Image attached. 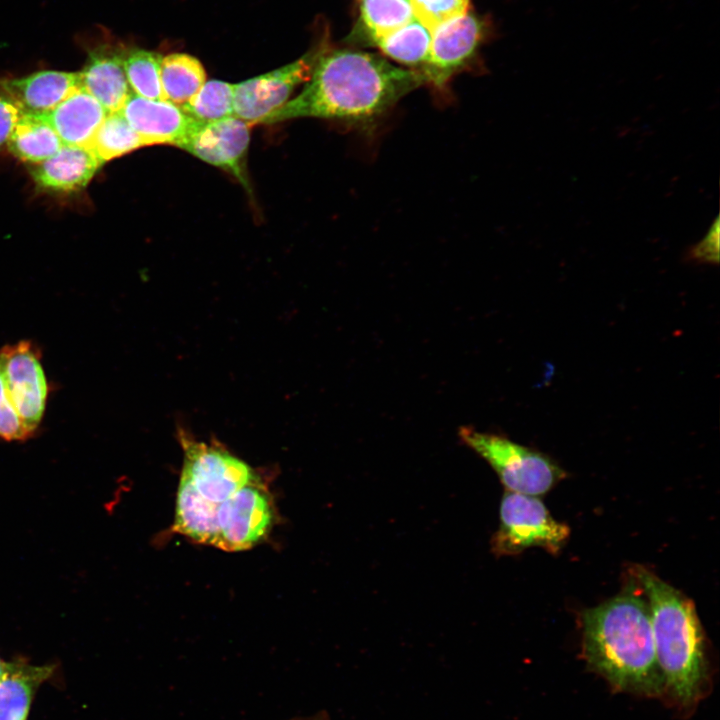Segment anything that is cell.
Listing matches in <instances>:
<instances>
[{"mask_svg":"<svg viewBox=\"0 0 720 720\" xmlns=\"http://www.w3.org/2000/svg\"><path fill=\"white\" fill-rule=\"evenodd\" d=\"M423 83L418 71L393 65L378 55L326 48L301 93L262 123L313 117L368 126Z\"/></svg>","mask_w":720,"mask_h":720,"instance_id":"cell-1","label":"cell"},{"mask_svg":"<svg viewBox=\"0 0 720 720\" xmlns=\"http://www.w3.org/2000/svg\"><path fill=\"white\" fill-rule=\"evenodd\" d=\"M583 654L616 690L664 694L646 599L627 589L582 616Z\"/></svg>","mask_w":720,"mask_h":720,"instance_id":"cell-2","label":"cell"},{"mask_svg":"<svg viewBox=\"0 0 720 720\" xmlns=\"http://www.w3.org/2000/svg\"><path fill=\"white\" fill-rule=\"evenodd\" d=\"M650 611L664 693L681 709L693 708L709 682L704 635L693 602L647 569L635 570Z\"/></svg>","mask_w":720,"mask_h":720,"instance_id":"cell-3","label":"cell"},{"mask_svg":"<svg viewBox=\"0 0 720 720\" xmlns=\"http://www.w3.org/2000/svg\"><path fill=\"white\" fill-rule=\"evenodd\" d=\"M49 385L41 354L31 341L0 349V439L23 441L38 429L45 414Z\"/></svg>","mask_w":720,"mask_h":720,"instance_id":"cell-4","label":"cell"},{"mask_svg":"<svg viewBox=\"0 0 720 720\" xmlns=\"http://www.w3.org/2000/svg\"><path fill=\"white\" fill-rule=\"evenodd\" d=\"M461 440L485 459L509 492L536 496L547 493L566 473L538 450L496 435L463 427Z\"/></svg>","mask_w":720,"mask_h":720,"instance_id":"cell-5","label":"cell"},{"mask_svg":"<svg viewBox=\"0 0 720 720\" xmlns=\"http://www.w3.org/2000/svg\"><path fill=\"white\" fill-rule=\"evenodd\" d=\"M499 518V528L492 538V550L496 555H515L531 547L556 553L570 534L569 527L554 519L536 496L506 491L500 503Z\"/></svg>","mask_w":720,"mask_h":720,"instance_id":"cell-6","label":"cell"},{"mask_svg":"<svg viewBox=\"0 0 720 720\" xmlns=\"http://www.w3.org/2000/svg\"><path fill=\"white\" fill-rule=\"evenodd\" d=\"M179 441L183 450L181 475L211 502L221 503L259 479L246 462L214 442L198 441L184 431L179 432Z\"/></svg>","mask_w":720,"mask_h":720,"instance_id":"cell-7","label":"cell"},{"mask_svg":"<svg viewBox=\"0 0 720 720\" xmlns=\"http://www.w3.org/2000/svg\"><path fill=\"white\" fill-rule=\"evenodd\" d=\"M325 49L320 45L287 65L234 84V116L252 126L262 123L288 101L297 86L310 79Z\"/></svg>","mask_w":720,"mask_h":720,"instance_id":"cell-8","label":"cell"},{"mask_svg":"<svg viewBox=\"0 0 720 720\" xmlns=\"http://www.w3.org/2000/svg\"><path fill=\"white\" fill-rule=\"evenodd\" d=\"M219 535L216 547L242 551L260 543L274 520L272 498L259 478L221 502L217 512Z\"/></svg>","mask_w":720,"mask_h":720,"instance_id":"cell-9","label":"cell"},{"mask_svg":"<svg viewBox=\"0 0 720 720\" xmlns=\"http://www.w3.org/2000/svg\"><path fill=\"white\" fill-rule=\"evenodd\" d=\"M484 32L481 20L468 12L434 29L427 58L418 71L424 83L444 89L474 55Z\"/></svg>","mask_w":720,"mask_h":720,"instance_id":"cell-10","label":"cell"},{"mask_svg":"<svg viewBox=\"0 0 720 720\" xmlns=\"http://www.w3.org/2000/svg\"><path fill=\"white\" fill-rule=\"evenodd\" d=\"M251 127L236 116L210 123L197 121L179 148L231 173L248 188L246 159Z\"/></svg>","mask_w":720,"mask_h":720,"instance_id":"cell-11","label":"cell"},{"mask_svg":"<svg viewBox=\"0 0 720 720\" xmlns=\"http://www.w3.org/2000/svg\"><path fill=\"white\" fill-rule=\"evenodd\" d=\"M119 112L138 134L143 146L179 147L197 123L181 106L166 100L147 99L132 91Z\"/></svg>","mask_w":720,"mask_h":720,"instance_id":"cell-12","label":"cell"},{"mask_svg":"<svg viewBox=\"0 0 720 720\" xmlns=\"http://www.w3.org/2000/svg\"><path fill=\"white\" fill-rule=\"evenodd\" d=\"M126 48L101 44L88 53L79 72V85L104 107L107 113L119 111L131 93L124 70Z\"/></svg>","mask_w":720,"mask_h":720,"instance_id":"cell-13","label":"cell"},{"mask_svg":"<svg viewBox=\"0 0 720 720\" xmlns=\"http://www.w3.org/2000/svg\"><path fill=\"white\" fill-rule=\"evenodd\" d=\"M79 74L44 70L18 78L0 79V89L22 112L45 116L79 87Z\"/></svg>","mask_w":720,"mask_h":720,"instance_id":"cell-14","label":"cell"},{"mask_svg":"<svg viewBox=\"0 0 720 720\" xmlns=\"http://www.w3.org/2000/svg\"><path fill=\"white\" fill-rule=\"evenodd\" d=\"M102 165L89 147L62 145L50 158L35 164L31 175L43 190L75 192L86 187Z\"/></svg>","mask_w":720,"mask_h":720,"instance_id":"cell-15","label":"cell"},{"mask_svg":"<svg viewBox=\"0 0 720 720\" xmlns=\"http://www.w3.org/2000/svg\"><path fill=\"white\" fill-rule=\"evenodd\" d=\"M107 114L99 101L79 86L45 118L63 145L89 147Z\"/></svg>","mask_w":720,"mask_h":720,"instance_id":"cell-16","label":"cell"},{"mask_svg":"<svg viewBox=\"0 0 720 720\" xmlns=\"http://www.w3.org/2000/svg\"><path fill=\"white\" fill-rule=\"evenodd\" d=\"M54 670L52 664L5 661L0 673V720H27L37 689Z\"/></svg>","mask_w":720,"mask_h":720,"instance_id":"cell-17","label":"cell"},{"mask_svg":"<svg viewBox=\"0 0 720 720\" xmlns=\"http://www.w3.org/2000/svg\"><path fill=\"white\" fill-rule=\"evenodd\" d=\"M219 504L204 498L190 481L181 475L173 530L197 543L216 547L219 535Z\"/></svg>","mask_w":720,"mask_h":720,"instance_id":"cell-18","label":"cell"},{"mask_svg":"<svg viewBox=\"0 0 720 720\" xmlns=\"http://www.w3.org/2000/svg\"><path fill=\"white\" fill-rule=\"evenodd\" d=\"M62 142L45 116L22 112L7 147L18 159L39 164L54 155Z\"/></svg>","mask_w":720,"mask_h":720,"instance_id":"cell-19","label":"cell"},{"mask_svg":"<svg viewBox=\"0 0 720 720\" xmlns=\"http://www.w3.org/2000/svg\"><path fill=\"white\" fill-rule=\"evenodd\" d=\"M160 81L164 99L182 106L199 91L206 82L201 62L186 53H172L162 57Z\"/></svg>","mask_w":720,"mask_h":720,"instance_id":"cell-20","label":"cell"},{"mask_svg":"<svg viewBox=\"0 0 720 720\" xmlns=\"http://www.w3.org/2000/svg\"><path fill=\"white\" fill-rule=\"evenodd\" d=\"M430 42L431 32L418 20L413 19L399 30L373 44L396 62L415 68L422 67L424 64Z\"/></svg>","mask_w":720,"mask_h":720,"instance_id":"cell-21","label":"cell"},{"mask_svg":"<svg viewBox=\"0 0 720 720\" xmlns=\"http://www.w3.org/2000/svg\"><path fill=\"white\" fill-rule=\"evenodd\" d=\"M360 13L373 43L415 19L410 0H360Z\"/></svg>","mask_w":720,"mask_h":720,"instance_id":"cell-22","label":"cell"},{"mask_svg":"<svg viewBox=\"0 0 720 720\" xmlns=\"http://www.w3.org/2000/svg\"><path fill=\"white\" fill-rule=\"evenodd\" d=\"M138 134L119 112L108 113L98 128L89 148L104 164L140 147Z\"/></svg>","mask_w":720,"mask_h":720,"instance_id":"cell-23","label":"cell"},{"mask_svg":"<svg viewBox=\"0 0 720 720\" xmlns=\"http://www.w3.org/2000/svg\"><path fill=\"white\" fill-rule=\"evenodd\" d=\"M161 60L157 52L126 48L124 70L133 93L151 100H165L160 81Z\"/></svg>","mask_w":720,"mask_h":720,"instance_id":"cell-24","label":"cell"},{"mask_svg":"<svg viewBox=\"0 0 720 720\" xmlns=\"http://www.w3.org/2000/svg\"><path fill=\"white\" fill-rule=\"evenodd\" d=\"M233 92L234 84L221 80H209L181 108L198 122H215L234 116Z\"/></svg>","mask_w":720,"mask_h":720,"instance_id":"cell-25","label":"cell"},{"mask_svg":"<svg viewBox=\"0 0 720 720\" xmlns=\"http://www.w3.org/2000/svg\"><path fill=\"white\" fill-rule=\"evenodd\" d=\"M413 14L430 32L441 24L465 14L469 0H410Z\"/></svg>","mask_w":720,"mask_h":720,"instance_id":"cell-26","label":"cell"},{"mask_svg":"<svg viewBox=\"0 0 720 720\" xmlns=\"http://www.w3.org/2000/svg\"><path fill=\"white\" fill-rule=\"evenodd\" d=\"M688 258L697 263H719V224L716 218L705 237L688 252Z\"/></svg>","mask_w":720,"mask_h":720,"instance_id":"cell-27","label":"cell"},{"mask_svg":"<svg viewBox=\"0 0 720 720\" xmlns=\"http://www.w3.org/2000/svg\"><path fill=\"white\" fill-rule=\"evenodd\" d=\"M21 114L19 106L0 89V148L7 145Z\"/></svg>","mask_w":720,"mask_h":720,"instance_id":"cell-28","label":"cell"},{"mask_svg":"<svg viewBox=\"0 0 720 720\" xmlns=\"http://www.w3.org/2000/svg\"><path fill=\"white\" fill-rule=\"evenodd\" d=\"M289 720H331L328 713L325 711L317 712L316 714L312 716L307 717H294Z\"/></svg>","mask_w":720,"mask_h":720,"instance_id":"cell-29","label":"cell"},{"mask_svg":"<svg viewBox=\"0 0 720 720\" xmlns=\"http://www.w3.org/2000/svg\"><path fill=\"white\" fill-rule=\"evenodd\" d=\"M5 665V661L0 658V673Z\"/></svg>","mask_w":720,"mask_h":720,"instance_id":"cell-30","label":"cell"}]
</instances>
